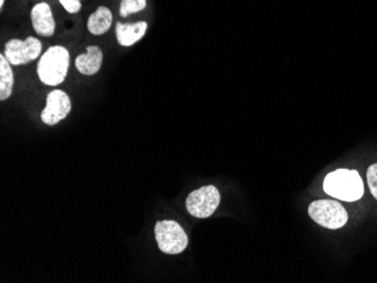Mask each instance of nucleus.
<instances>
[{
	"instance_id": "nucleus-1",
	"label": "nucleus",
	"mask_w": 377,
	"mask_h": 283,
	"mask_svg": "<svg viewBox=\"0 0 377 283\" xmlns=\"http://www.w3.org/2000/svg\"><path fill=\"white\" fill-rule=\"evenodd\" d=\"M70 55L61 46L50 47L38 61V76L48 86H58L63 82L68 74Z\"/></svg>"
},
{
	"instance_id": "nucleus-2",
	"label": "nucleus",
	"mask_w": 377,
	"mask_h": 283,
	"mask_svg": "<svg viewBox=\"0 0 377 283\" xmlns=\"http://www.w3.org/2000/svg\"><path fill=\"white\" fill-rule=\"evenodd\" d=\"M323 188L329 196L344 201H356L363 194V184L359 172L338 169L330 173L324 180Z\"/></svg>"
},
{
	"instance_id": "nucleus-3",
	"label": "nucleus",
	"mask_w": 377,
	"mask_h": 283,
	"mask_svg": "<svg viewBox=\"0 0 377 283\" xmlns=\"http://www.w3.org/2000/svg\"><path fill=\"white\" fill-rule=\"evenodd\" d=\"M155 238L163 253L176 255L188 247V238L184 229L174 220L157 221Z\"/></svg>"
},
{
	"instance_id": "nucleus-4",
	"label": "nucleus",
	"mask_w": 377,
	"mask_h": 283,
	"mask_svg": "<svg viewBox=\"0 0 377 283\" xmlns=\"http://www.w3.org/2000/svg\"><path fill=\"white\" fill-rule=\"evenodd\" d=\"M309 215L315 223L328 229H339L348 221V213L334 200H317L309 207Z\"/></svg>"
},
{
	"instance_id": "nucleus-5",
	"label": "nucleus",
	"mask_w": 377,
	"mask_h": 283,
	"mask_svg": "<svg viewBox=\"0 0 377 283\" xmlns=\"http://www.w3.org/2000/svg\"><path fill=\"white\" fill-rule=\"evenodd\" d=\"M219 202V191L213 186H207L188 194L186 200V207L190 215L196 218L205 219L216 211Z\"/></svg>"
},
{
	"instance_id": "nucleus-6",
	"label": "nucleus",
	"mask_w": 377,
	"mask_h": 283,
	"mask_svg": "<svg viewBox=\"0 0 377 283\" xmlns=\"http://www.w3.org/2000/svg\"><path fill=\"white\" fill-rule=\"evenodd\" d=\"M42 43L38 38L28 36L24 41L18 38L9 40L5 46V57L11 65H22L38 59L41 55Z\"/></svg>"
},
{
	"instance_id": "nucleus-7",
	"label": "nucleus",
	"mask_w": 377,
	"mask_h": 283,
	"mask_svg": "<svg viewBox=\"0 0 377 283\" xmlns=\"http://www.w3.org/2000/svg\"><path fill=\"white\" fill-rule=\"evenodd\" d=\"M71 111L70 97L63 90H52L47 96V105L41 113L42 122L55 126L66 119Z\"/></svg>"
},
{
	"instance_id": "nucleus-8",
	"label": "nucleus",
	"mask_w": 377,
	"mask_h": 283,
	"mask_svg": "<svg viewBox=\"0 0 377 283\" xmlns=\"http://www.w3.org/2000/svg\"><path fill=\"white\" fill-rule=\"evenodd\" d=\"M31 22L38 36L49 38L55 34V18L47 3L36 4L34 6L31 11Z\"/></svg>"
},
{
	"instance_id": "nucleus-9",
	"label": "nucleus",
	"mask_w": 377,
	"mask_h": 283,
	"mask_svg": "<svg viewBox=\"0 0 377 283\" xmlns=\"http://www.w3.org/2000/svg\"><path fill=\"white\" fill-rule=\"evenodd\" d=\"M103 63V53L97 46H90L86 49V53L78 55L75 61L77 70L85 76L97 74Z\"/></svg>"
},
{
	"instance_id": "nucleus-10",
	"label": "nucleus",
	"mask_w": 377,
	"mask_h": 283,
	"mask_svg": "<svg viewBox=\"0 0 377 283\" xmlns=\"http://www.w3.org/2000/svg\"><path fill=\"white\" fill-rule=\"evenodd\" d=\"M146 31H147V23L146 22H137L134 24L117 23L115 36H117V40H118V43L120 46L130 47L144 38Z\"/></svg>"
},
{
	"instance_id": "nucleus-11",
	"label": "nucleus",
	"mask_w": 377,
	"mask_h": 283,
	"mask_svg": "<svg viewBox=\"0 0 377 283\" xmlns=\"http://www.w3.org/2000/svg\"><path fill=\"white\" fill-rule=\"evenodd\" d=\"M112 13L107 7L100 6L88 18L87 28L94 36H102L107 33L112 25Z\"/></svg>"
},
{
	"instance_id": "nucleus-12",
	"label": "nucleus",
	"mask_w": 377,
	"mask_h": 283,
	"mask_svg": "<svg viewBox=\"0 0 377 283\" xmlns=\"http://www.w3.org/2000/svg\"><path fill=\"white\" fill-rule=\"evenodd\" d=\"M14 85V75L11 68V63L5 55H0V100L5 101L11 97Z\"/></svg>"
},
{
	"instance_id": "nucleus-13",
	"label": "nucleus",
	"mask_w": 377,
	"mask_h": 283,
	"mask_svg": "<svg viewBox=\"0 0 377 283\" xmlns=\"http://www.w3.org/2000/svg\"><path fill=\"white\" fill-rule=\"evenodd\" d=\"M146 0H121L120 16L128 17L146 9Z\"/></svg>"
},
{
	"instance_id": "nucleus-14",
	"label": "nucleus",
	"mask_w": 377,
	"mask_h": 283,
	"mask_svg": "<svg viewBox=\"0 0 377 283\" xmlns=\"http://www.w3.org/2000/svg\"><path fill=\"white\" fill-rule=\"evenodd\" d=\"M367 182L373 196L377 200V164L372 165L367 171Z\"/></svg>"
},
{
	"instance_id": "nucleus-15",
	"label": "nucleus",
	"mask_w": 377,
	"mask_h": 283,
	"mask_svg": "<svg viewBox=\"0 0 377 283\" xmlns=\"http://www.w3.org/2000/svg\"><path fill=\"white\" fill-rule=\"evenodd\" d=\"M82 0H59V3L63 5L70 14H77L82 9Z\"/></svg>"
},
{
	"instance_id": "nucleus-16",
	"label": "nucleus",
	"mask_w": 377,
	"mask_h": 283,
	"mask_svg": "<svg viewBox=\"0 0 377 283\" xmlns=\"http://www.w3.org/2000/svg\"><path fill=\"white\" fill-rule=\"evenodd\" d=\"M4 3H5V0H0V7H3Z\"/></svg>"
}]
</instances>
